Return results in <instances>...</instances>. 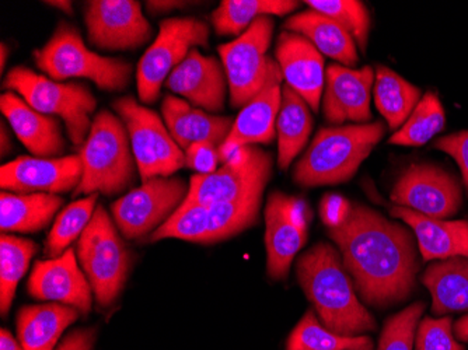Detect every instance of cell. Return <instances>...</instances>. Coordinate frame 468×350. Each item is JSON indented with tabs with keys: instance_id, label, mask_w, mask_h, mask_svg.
I'll list each match as a JSON object with an SVG mask.
<instances>
[{
	"instance_id": "41",
	"label": "cell",
	"mask_w": 468,
	"mask_h": 350,
	"mask_svg": "<svg viewBox=\"0 0 468 350\" xmlns=\"http://www.w3.org/2000/svg\"><path fill=\"white\" fill-rule=\"evenodd\" d=\"M184 154H186V167L196 171L199 175L215 173L218 163L220 162L219 146L210 142L191 144Z\"/></svg>"
},
{
	"instance_id": "23",
	"label": "cell",
	"mask_w": 468,
	"mask_h": 350,
	"mask_svg": "<svg viewBox=\"0 0 468 350\" xmlns=\"http://www.w3.org/2000/svg\"><path fill=\"white\" fill-rule=\"evenodd\" d=\"M393 217L406 222L417 237L418 249L425 260L468 258L467 220H444L420 215L409 207H394Z\"/></svg>"
},
{
	"instance_id": "16",
	"label": "cell",
	"mask_w": 468,
	"mask_h": 350,
	"mask_svg": "<svg viewBox=\"0 0 468 350\" xmlns=\"http://www.w3.org/2000/svg\"><path fill=\"white\" fill-rule=\"evenodd\" d=\"M27 291L34 299L58 302L88 315L93 302V291L76 260L75 249L60 257L39 260L28 279Z\"/></svg>"
},
{
	"instance_id": "48",
	"label": "cell",
	"mask_w": 468,
	"mask_h": 350,
	"mask_svg": "<svg viewBox=\"0 0 468 350\" xmlns=\"http://www.w3.org/2000/svg\"><path fill=\"white\" fill-rule=\"evenodd\" d=\"M0 138H2L0 150H2V156H5V154L12 149V142H10V135L9 133H7V128L5 123H2V129H0Z\"/></svg>"
},
{
	"instance_id": "3",
	"label": "cell",
	"mask_w": 468,
	"mask_h": 350,
	"mask_svg": "<svg viewBox=\"0 0 468 350\" xmlns=\"http://www.w3.org/2000/svg\"><path fill=\"white\" fill-rule=\"evenodd\" d=\"M385 135L381 121L320 129L294 165L293 180L307 188L346 183Z\"/></svg>"
},
{
	"instance_id": "15",
	"label": "cell",
	"mask_w": 468,
	"mask_h": 350,
	"mask_svg": "<svg viewBox=\"0 0 468 350\" xmlns=\"http://www.w3.org/2000/svg\"><path fill=\"white\" fill-rule=\"evenodd\" d=\"M83 175L79 154L65 157L21 156L0 168L2 189L17 194H63L75 191Z\"/></svg>"
},
{
	"instance_id": "39",
	"label": "cell",
	"mask_w": 468,
	"mask_h": 350,
	"mask_svg": "<svg viewBox=\"0 0 468 350\" xmlns=\"http://www.w3.org/2000/svg\"><path fill=\"white\" fill-rule=\"evenodd\" d=\"M427 302H417L388 318L381 330L378 350H412L418 323Z\"/></svg>"
},
{
	"instance_id": "28",
	"label": "cell",
	"mask_w": 468,
	"mask_h": 350,
	"mask_svg": "<svg viewBox=\"0 0 468 350\" xmlns=\"http://www.w3.org/2000/svg\"><path fill=\"white\" fill-rule=\"evenodd\" d=\"M63 199L52 194L0 195V228L4 233H37L52 222Z\"/></svg>"
},
{
	"instance_id": "38",
	"label": "cell",
	"mask_w": 468,
	"mask_h": 350,
	"mask_svg": "<svg viewBox=\"0 0 468 350\" xmlns=\"http://www.w3.org/2000/svg\"><path fill=\"white\" fill-rule=\"evenodd\" d=\"M310 9L333 18L351 34L360 51H367L369 41L370 16L367 6L357 0H307Z\"/></svg>"
},
{
	"instance_id": "43",
	"label": "cell",
	"mask_w": 468,
	"mask_h": 350,
	"mask_svg": "<svg viewBox=\"0 0 468 350\" xmlns=\"http://www.w3.org/2000/svg\"><path fill=\"white\" fill-rule=\"evenodd\" d=\"M352 204L338 194H327L320 202V216L327 228H335L348 218Z\"/></svg>"
},
{
	"instance_id": "9",
	"label": "cell",
	"mask_w": 468,
	"mask_h": 350,
	"mask_svg": "<svg viewBox=\"0 0 468 350\" xmlns=\"http://www.w3.org/2000/svg\"><path fill=\"white\" fill-rule=\"evenodd\" d=\"M115 112L130 135L142 181L170 177L186 167V154L168 133L159 114L131 96L115 100Z\"/></svg>"
},
{
	"instance_id": "8",
	"label": "cell",
	"mask_w": 468,
	"mask_h": 350,
	"mask_svg": "<svg viewBox=\"0 0 468 350\" xmlns=\"http://www.w3.org/2000/svg\"><path fill=\"white\" fill-rule=\"evenodd\" d=\"M4 87L20 94L36 111L62 118L72 143L83 146L93 123L91 114L97 107L96 97L88 87L55 81L26 67L10 69Z\"/></svg>"
},
{
	"instance_id": "25",
	"label": "cell",
	"mask_w": 468,
	"mask_h": 350,
	"mask_svg": "<svg viewBox=\"0 0 468 350\" xmlns=\"http://www.w3.org/2000/svg\"><path fill=\"white\" fill-rule=\"evenodd\" d=\"M79 318L65 304L26 305L17 313V336L23 350H54L58 339Z\"/></svg>"
},
{
	"instance_id": "49",
	"label": "cell",
	"mask_w": 468,
	"mask_h": 350,
	"mask_svg": "<svg viewBox=\"0 0 468 350\" xmlns=\"http://www.w3.org/2000/svg\"><path fill=\"white\" fill-rule=\"evenodd\" d=\"M46 5L57 7V9H60L68 15H73L72 2H69V0H67V2L65 0H49V2H46Z\"/></svg>"
},
{
	"instance_id": "18",
	"label": "cell",
	"mask_w": 468,
	"mask_h": 350,
	"mask_svg": "<svg viewBox=\"0 0 468 350\" xmlns=\"http://www.w3.org/2000/svg\"><path fill=\"white\" fill-rule=\"evenodd\" d=\"M275 58L286 84L317 112L325 84L322 52L306 37L283 31L276 42Z\"/></svg>"
},
{
	"instance_id": "35",
	"label": "cell",
	"mask_w": 468,
	"mask_h": 350,
	"mask_svg": "<svg viewBox=\"0 0 468 350\" xmlns=\"http://www.w3.org/2000/svg\"><path fill=\"white\" fill-rule=\"evenodd\" d=\"M444 125L446 115L441 100L435 93H427L388 142L399 146H423L441 133Z\"/></svg>"
},
{
	"instance_id": "24",
	"label": "cell",
	"mask_w": 468,
	"mask_h": 350,
	"mask_svg": "<svg viewBox=\"0 0 468 350\" xmlns=\"http://www.w3.org/2000/svg\"><path fill=\"white\" fill-rule=\"evenodd\" d=\"M162 114L168 133L184 152L198 142L222 146L233 126L231 118L207 114L176 96L165 97Z\"/></svg>"
},
{
	"instance_id": "45",
	"label": "cell",
	"mask_w": 468,
	"mask_h": 350,
	"mask_svg": "<svg viewBox=\"0 0 468 350\" xmlns=\"http://www.w3.org/2000/svg\"><path fill=\"white\" fill-rule=\"evenodd\" d=\"M183 2H146L147 10L152 15H163L170 10L183 6Z\"/></svg>"
},
{
	"instance_id": "34",
	"label": "cell",
	"mask_w": 468,
	"mask_h": 350,
	"mask_svg": "<svg viewBox=\"0 0 468 350\" xmlns=\"http://www.w3.org/2000/svg\"><path fill=\"white\" fill-rule=\"evenodd\" d=\"M261 199L262 192H257L238 201L209 205L207 244L219 243L257 225Z\"/></svg>"
},
{
	"instance_id": "37",
	"label": "cell",
	"mask_w": 468,
	"mask_h": 350,
	"mask_svg": "<svg viewBox=\"0 0 468 350\" xmlns=\"http://www.w3.org/2000/svg\"><path fill=\"white\" fill-rule=\"evenodd\" d=\"M209 207L207 205L183 202L175 215L151 234L152 241L177 239L189 243L207 244Z\"/></svg>"
},
{
	"instance_id": "11",
	"label": "cell",
	"mask_w": 468,
	"mask_h": 350,
	"mask_svg": "<svg viewBox=\"0 0 468 350\" xmlns=\"http://www.w3.org/2000/svg\"><path fill=\"white\" fill-rule=\"evenodd\" d=\"M271 168L272 157L270 153L257 146L240 147L215 173L193 175L186 202L209 207L264 192Z\"/></svg>"
},
{
	"instance_id": "4",
	"label": "cell",
	"mask_w": 468,
	"mask_h": 350,
	"mask_svg": "<svg viewBox=\"0 0 468 350\" xmlns=\"http://www.w3.org/2000/svg\"><path fill=\"white\" fill-rule=\"evenodd\" d=\"M130 135L121 118L102 110L94 117L90 133L80 147L83 163L78 195L114 196L135 184L138 165L130 147Z\"/></svg>"
},
{
	"instance_id": "12",
	"label": "cell",
	"mask_w": 468,
	"mask_h": 350,
	"mask_svg": "<svg viewBox=\"0 0 468 350\" xmlns=\"http://www.w3.org/2000/svg\"><path fill=\"white\" fill-rule=\"evenodd\" d=\"M189 184L183 178L156 177L144 181L112 204L118 230L128 239L156 231L186 201Z\"/></svg>"
},
{
	"instance_id": "46",
	"label": "cell",
	"mask_w": 468,
	"mask_h": 350,
	"mask_svg": "<svg viewBox=\"0 0 468 350\" xmlns=\"http://www.w3.org/2000/svg\"><path fill=\"white\" fill-rule=\"evenodd\" d=\"M454 336L457 341L468 342V315L456 321L453 326Z\"/></svg>"
},
{
	"instance_id": "1",
	"label": "cell",
	"mask_w": 468,
	"mask_h": 350,
	"mask_svg": "<svg viewBox=\"0 0 468 350\" xmlns=\"http://www.w3.org/2000/svg\"><path fill=\"white\" fill-rule=\"evenodd\" d=\"M328 236L365 304L388 309L410 299L420 272L411 231L365 207L352 204L348 218Z\"/></svg>"
},
{
	"instance_id": "42",
	"label": "cell",
	"mask_w": 468,
	"mask_h": 350,
	"mask_svg": "<svg viewBox=\"0 0 468 350\" xmlns=\"http://www.w3.org/2000/svg\"><path fill=\"white\" fill-rule=\"evenodd\" d=\"M433 146L456 160L462 171L463 183L468 188V131L438 139Z\"/></svg>"
},
{
	"instance_id": "29",
	"label": "cell",
	"mask_w": 468,
	"mask_h": 350,
	"mask_svg": "<svg viewBox=\"0 0 468 350\" xmlns=\"http://www.w3.org/2000/svg\"><path fill=\"white\" fill-rule=\"evenodd\" d=\"M313 131L310 107L288 84L282 87V102L276 118L278 164L282 170L291 165L304 149Z\"/></svg>"
},
{
	"instance_id": "13",
	"label": "cell",
	"mask_w": 468,
	"mask_h": 350,
	"mask_svg": "<svg viewBox=\"0 0 468 350\" xmlns=\"http://www.w3.org/2000/svg\"><path fill=\"white\" fill-rule=\"evenodd\" d=\"M391 201L397 207L446 220L462 207V186L449 171L430 163H417L402 171L391 191Z\"/></svg>"
},
{
	"instance_id": "10",
	"label": "cell",
	"mask_w": 468,
	"mask_h": 350,
	"mask_svg": "<svg viewBox=\"0 0 468 350\" xmlns=\"http://www.w3.org/2000/svg\"><path fill=\"white\" fill-rule=\"evenodd\" d=\"M207 41L209 27L198 18L173 17L163 20L159 36L139 60L136 81L141 101L144 104L156 101L170 73L194 48H207Z\"/></svg>"
},
{
	"instance_id": "33",
	"label": "cell",
	"mask_w": 468,
	"mask_h": 350,
	"mask_svg": "<svg viewBox=\"0 0 468 350\" xmlns=\"http://www.w3.org/2000/svg\"><path fill=\"white\" fill-rule=\"evenodd\" d=\"M38 251L34 241L2 234L0 239V313L6 315L12 307L18 281L27 272L31 258Z\"/></svg>"
},
{
	"instance_id": "31",
	"label": "cell",
	"mask_w": 468,
	"mask_h": 350,
	"mask_svg": "<svg viewBox=\"0 0 468 350\" xmlns=\"http://www.w3.org/2000/svg\"><path fill=\"white\" fill-rule=\"evenodd\" d=\"M299 7V2L289 0H223L210 16L219 36L240 37L257 18L286 16Z\"/></svg>"
},
{
	"instance_id": "14",
	"label": "cell",
	"mask_w": 468,
	"mask_h": 350,
	"mask_svg": "<svg viewBox=\"0 0 468 350\" xmlns=\"http://www.w3.org/2000/svg\"><path fill=\"white\" fill-rule=\"evenodd\" d=\"M91 46L104 51L138 49L152 38V27L135 0H91L84 7Z\"/></svg>"
},
{
	"instance_id": "32",
	"label": "cell",
	"mask_w": 468,
	"mask_h": 350,
	"mask_svg": "<svg viewBox=\"0 0 468 350\" xmlns=\"http://www.w3.org/2000/svg\"><path fill=\"white\" fill-rule=\"evenodd\" d=\"M286 350H375L370 336H344L331 333L309 310L294 326L286 342Z\"/></svg>"
},
{
	"instance_id": "6",
	"label": "cell",
	"mask_w": 468,
	"mask_h": 350,
	"mask_svg": "<svg viewBox=\"0 0 468 350\" xmlns=\"http://www.w3.org/2000/svg\"><path fill=\"white\" fill-rule=\"evenodd\" d=\"M76 252L97 302L109 309L125 288L133 260L112 218L100 205L78 239Z\"/></svg>"
},
{
	"instance_id": "20",
	"label": "cell",
	"mask_w": 468,
	"mask_h": 350,
	"mask_svg": "<svg viewBox=\"0 0 468 350\" xmlns=\"http://www.w3.org/2000/svg\"><path fill=\"white\" fill-rule=\"evenodd\" d=\"M289 195L272 192L265 209V247L268 275L275 281L285 278L297 252L307 239V228L292 218Z\"/></svg>"
},
{
	"instance_id": "36",
	"label": "cell",
	"mask_w": 468,
	"mask_h": 350,
	"mask_svg": "<svg viewBox=\"0 0 468 350\" xmlns=\"http://www.w3.org/2000/svg\"><path fill=\"white\" fill-rule=\"evenodd\" d=\"M97 199L99 195H89L86 198L73 202L59 213L47 239V257L51 260L60 257L63 252L69 249L75 239H80L96 212Z\"/></svg>"
},
{
	"instance_id": "27",
	"label": "cell",
	"mask_w": 468,
	"mask_h": 350,
	"mask_svg": "<svg viewBox=\"0 0 468 350\" xmlns=\"http://www.w3.org/2000/svg\"><path fill=\"white\" fill-rule=\"evenodd\" d=\"M420 281L432 296L433 314L468 312V258L433 262L422 273Z\"/></svg>"
},
{
	"instance_id": "7",
	"label": "cell",
	"mask_w": 468,
	"mask_h": 350,
	"mask_svg": "<svg viewBox=\"0 0 468 350\" xmlns=\"http://www.w3.org/2000/svg\"><path fill=\"white\" fill-rule=\"evenodd\" d=\"M272 34L273 20L265 16L238 39L219 47L234 108H243L268 87L282 83L280 65L268 57Z\"/></svg>"
},
{
	"instance_id": "26",
	"label": "cell",
	"mask_w": 468,
	"mask_h": 350,
	"mask_svg": "<svg viewBox=\"0 0 468 350\" xmlns=\"http://www.w3.org/2000/svg\"><path fill=\"white\" fill-rule=\"evenodd\" d=\"M283 27L285 31L306 37L318 51L343 63L344 67H355L359 62L356 44L351 34L322 13L312 9L297 13Z\"/></svg>"
},
{
	"instance_id": "44",
	"label": "cell",
	"mask_w": 468,
	"mask_h": 350,
	"mask_svg": "<svg viewBox=\"0 0 468 350\" xmlns=\"http://www.w3.org/2000/svg\"><path fill=\"white\" fill-rule=\"evenodd\" d=\"M97 339V328H79L65 336L57 350H91Z\"/></svg>"
},
{
	"instance_id": "40",
	"label": "cell",
	"mask_w": 468,
	"mask_h": 350,
	"mask_svg": "<svg viewBox=\"0 0 468 350\" xmlns=\"http://www.w3.org/2000/svg\"><path fill=\"white\" fill-rule=\"evenodd\" d=\"M415 350H465L453 333L451 317H425L418 323Z\"/></svg>"
},
{
	"instance_id": "21",
	"label": "cell",
	"mask_w": 468,
	"mask_h": 350,
	"mask_svg": "<svg viewBox=\"0 0 468 350\" xmlns=\"http://www.w3.org/2000/svg\"><path fill=\"white\" fill-rule=\"evenodd\" d=\"M281 102L282 87L275 84L244 105L231 126L230 133L219 147L220 162H228L240 147L271 143L275 139L276 118L280 114Z\"/></svg>"
},
{
	"instance_id": "17",
	"label": "cell",
	"mask_w": 468,
	"mask_h": 350,
	"mask_svg": "<svg viewBox=\"0 0 468 350\" xmlns=\"http://www.w3.org/2000/svg\"><path fill=\"white\" fill-rule=\"evenodd\" d=\"M372 68L349 69L331 63L325 72L323 111L328 122L341 125L346 121L365 122L372 118L370 99L375 86Z\"/></svg>"
},
{
	"instance_id": "5",
	"label": "cell",
	"mask_w": 468,
	"mask_h": 350,
	"mask_svg": "<svg viewBox=\"0 0 468 350\" xmlns=\"http://www.w3.org/2000/svg\"><path fill=\"white\" fill-rule=\"evenodd\" d=\"M34 59L52 80L89 79L107 91L125 90L133 75L131 63L90 51L84 46L80 31L68 23L58 26L46 46L34 52Z\"/></svg>"
},
{
	"instance_id": "50",
	"label": "cell",
	"mask_w": 468,
	"mask_h": 350,
	"mask_svg": "<svg viewBox=\"0 0 468 350\" xmlns=\"http://www.w3.org/2000/svg\"><path fill=\"white\" fill-rule=\"evenodd\" d=\"M7 52H9V49L6 48L5 44H2V49H0V54H2V57H0V62H2V70H5V65H6Z\"/></svg>"
},
{
	"instance_id": "30",
	"label": "cell",
	"mask_w": 468,
	"mask_h": 350,
	"mask_svg": "<svg viewBox=\"0 0 468 350\" xmlns=\"http://www.w3.org/2000/svg\"><path fill=\"white\" fill-rule=\"evenodd\" d=\"M420 90L406 79L386 67H378L373 96L378 112L390 129L401 128L417 107Z\"/></svg>"
},
{
	"instance_id": "19",
	"label": "cell",
	"mask_w": 468,
	"mask_h": 350,
	"mask_svg": "<svg viewBox=\"0 0 468 350\" xmlns=\"http://www.w3.org/2000/svg\"><path fill=\"white\" fill-rule=\"evenodd\" d=\"M165 84L168 90L207 111H222L225 107L229 84L223 63L217 58L205 57L198 48L189 52Z\"/></svg>"
},
{
	"instance_id": "22",
	"label": "cell",
	"mask_w": 468,
	"mask_h": 350,
	"mask_svg": "<svg viewBox=\"0 0 468 350\" xmlns=\"http://www.w3.org/2000/svg\"><path fill=\"white\" fill-rule=\"evenodd\" d=\"M0 110L17 139L30 150L31 154L41 159H52L62 154L65 141L58 118L36 111L13 91L2 94Z\"/></svg>"
},
{
	"instance_id": "2",
	"label": "cell",
	"mask_w": 468,
	"mask_h": 350,
	"mask_svg": "<svg viewBox=\"0 0 468 350\" xmlns=\"http://www.w3.org/2000/svg\"><path fill=\"white\" fill-rule=\"evenodd\" d=\"M297 281L331 333L360 336L378 330L375 317L356 296L338 249L317 243L296 264Z\"/></svg>"
},
{
	"instance_id": "47",
	"label": "cell",
	"mask_w": 468,
	"mask_h": 350,
	"mask_svg": "<svg viewBox=\"0 0 468 350\" xmlns=\"http://www.w3.org/2000/svg\"><path fill=\"white\" fill-rule=\"evenodd\" d=\"M0 350H23L7 330L0 331Z\"/></svg>"
}]
</instances>
